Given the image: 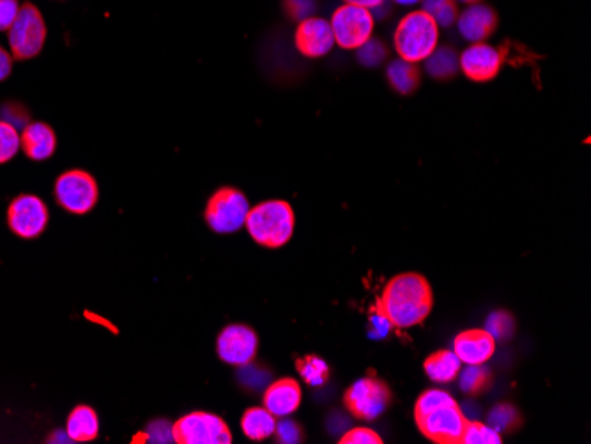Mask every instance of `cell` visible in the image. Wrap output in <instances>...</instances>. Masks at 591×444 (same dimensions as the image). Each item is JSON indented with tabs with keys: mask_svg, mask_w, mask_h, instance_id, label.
<instances>
[{
	"mask_svg": "<svg viewBox=\"0 0 591 444\" xmlns=\"http://www.w3.org/2000/svg\"><path fill=\"white\" fill-rule=\"evenodd\" d=\"M20 144L27 158L34 161H45L52 158L57 149L55 131L45 123H32L25 126L20 135Z\"/></svg>",
	"mask_w": 591,
	"mask_h": 444,
	"instance_id": "obj_18",
	"label": "cell"
},
{
	"mask_svg": "<svg viewBox=\"0 0 591 444\" xmlns=\"http://www.w3.org/2000/svg\"><path fill=\"white\" fill-rule=\"evenodd\" d=\"M20 9L18 0H0V32H8Z\"/></svg>",
	"mask_w": 591,
	"mask_h": 444,
	"instance_id": "obj_36",
	"label": "cell"
},
{
	"mask_svg": "<svg viewBox=\"0 0 591 444\" xmlns=\"http://www.w3.org/2000/svg\"><path fill=\"white\" fill-rule=\"evenodd\" d=\"M330 25L335 45L344 50H358L372 38L374 15L370 9L344 4L333 13Z\"/></svg>",
	"mask_w": 591,
	"mask_h": 444,
	"instance_id": "obj_10",
	"label": "cell"
},
{
	"mask_svg": "<svg viewBox=\"0 0 591 444\" xmlns=\"http://www.w3.org/2000/svg\"><path fill=\"white\" fill-rule=\"evenodd\" d=\"M507 59L503 48H494L487 43H473L459 55L462 73L473 82H491L498 77L499 69Z\"/></svg>",
	"mask_w": 591,
	"mask_h": 444,
	"instance_id": "obj_13",
	"label": "cell"
},
{
	"mask_svg": "<svg viewBox=\"0 0 591 444\" xmlns=\"http://www.w3.org/2000/svg\"><path fill=\"white\" fill-rule=\"evenodd\" d=\"M296 368L308 386H323L330 379L328 363L314 354H308L305 358L296 360Z\"/></svg>",
	"mask_w": 591,
	"mask_h": 444,
	"instance_id": "obj_26",
	"label": "cell"
},
{
	"mask_svg": "<svg viewBox=\"0 0 591 444\" xmlns=\"http://www.w3.org/2000/svg\"><path fill=\"white\" fill-rule=\"evenodd\" d=\"M487 425L496 430L498 434H512L522 425V416L517 407L512 404H498L492 407L487 416Z\"/></svg>",
	"mask_w": 591,
	"mask_h": 444,
	"instance_id": "obj_25",
	"label": "cell"
},
{
	"mask_svg": "<svg viewBox=\"0 0 591 444\" xmlns=\"http://www.w3.org/2000/svg\"><path fill=\"white\" fill-rule=\"evenodd\" d=\"M415 422L432 443L461 444L468 418L450 393L427 390L416 400Z\"/></svg>",
	"mask_w": 591,
	"mask_h": 444,
	"instance_id": "obj_2",
	"label": "cell"
},
{
	"mask_svg": "<svg viewBox=\"0 0 591 444\" xmlns=\"http://www.w3.org/2000/svg\"><path fill=\"white\" fill-rule=\"evenodd\" d=\"M457 377L461 390L469 397H476L491 388L492 372L485 365H466Z\"/></svg>",
	"mask_w": 591,
	"mask_h": 444,
	"instance_id": "obj_24",
	"label": "cell"
},
{
	"mask_svg": "<svg viewBox=\"0 0 591 444\" xmlns=\"http://www.w3.org/2000/svg\"><path fill=\"white\" fill-rule=\"evenodd\" d=\"M147 439L146 443H174V437H172V425L169 422H153L147 429V434L144 436Z\"/></svg>",
	"mask_w": 591,
	"mask_h": 444,
	"instance_id": "obj_35",
	"label": "cell"
},
{
	"mask_svg": "<svg viewBox=\"0 0 591 444\" xmlns=\"http://www.w3.org/2000/svg\"><path fill=\"white\" fill-rule=\"evenodd\" d=\"M216 351L223 363L234 367L250 365L259 351V337L250 326L245 324H231L223 328Z\"/></svg>",
	"mask_w": 591,
	"mask_h": 444,
	"instance_id": "obj_12",
	"label": "cell"
},
{
	"mask_svg": "<svg viewBox=\"0 0 591 444\" xmlns=\"http://www.w3.org/2000/svg\"><path fill=\"white\" fill-rule=\"evenodd\" d=\"M11 69H13V55L0 46V82L11 75Z\"/></svg>",
	"mask_w": 591,
	"mask_h": 444,
	"instance_id": "obj_38",
	"label": "cell"
},
{
	"mask_svg": "<svg viewBox=\"0 0 591 444\" xmlns=\"http://www.w3.org/2000/svg\"><path fill=\"white\" fill-rule=\"evenodd\" d=\"M347 4H354V6H361V8L377 9L383 6L384 0H346Z\"/></svg>",
	"mask_w": 591,
	"mask_h": 444,
	"instance_id": "obj_39",
	"label": "cell"
},
{
	"mask_svg": "<svg viewBox=\"0 0 591 444\" xmlns=\"http://www.w3.org/2000/svg\"><path fill=\"white\" fill-rule=\"evenodd\" d=\"M434 307V294L429 280L420 273H400L384 285L377 310L397 330H409L422 324Z\"/></svg>",
	"mask_w": 591,
	"mask_h": 444,
	"instance_id": "obj_1",
	"label": "cell"
},
{
	"mask_svg": "<svg viewBox=\"0 0 591 444\" xmlns=\"http://www.w3.org/2000/svg\"><path fill=\"white\" fill-rule=\"evenodd\" d=\"M462 361L457 358L453 351H436L430 354L427 360L423 361V370L434 383H452L461 372Z\"/></svg>",
	"mask_w": 591,
	"mask_h": 444,
	"instance_id": "obj_20",
	"label": "cell"
},
{
	"mask_svg": "<svg viewBox=\"0 0 591 444\" xmlns=\"http://www.w3.org/2000/svg\"><path fill=\"white\" fill-rule=\"evenodd\" d=\"M393 2L402 4V6H413V4H418V2H422V0H393Z\"/></svg>",
	"mask_w": 591,
	"mask_h": 444,
	"instance_id": "obj_40",
	"label": "cell"
},
{
	"mask_svg": "<svg viewBox=\"0 0 591 444\" xmlns=\"http://www.w3.org/2000/svg\"><path fill=\"white\" fill-rule=\"evenodd\" d=\"M425 69H427L430 77L436 78V80H450L461 69L459 55L450 46H438L425 59Z\"/></svg>",
	"mask_w": 591,
	"mask_h": 444,
	"instance_id": "obj_23",
	"label": "cell"
},
{
	"mask_svg": "<svg viewBox=\"0 0 591 444\" xmlns=\"http://www.w3.org/2000/svg\"><path fill=\"white\" fill-rule=\"evenodd\" d=\"M241 429L252 441H264L275 434L277 416L269 413L266 407H250L241 418Z\"/></svg>",
	"mask_w": 591,
	"mask_h": 444,
	"instance_id": "obj_21",
	"label": "cell"
},
{
	"mask_svg": "<svg viewBox=\"0 0 591 444\" xmlns=\"http://www.w3.org/2000/svg\"><path fill=\"white\" fill-rule=\"evenodd\" d=\"M294 211L285 200H266L248 211L245 227L257 245L282 248L294 234Z\"/></svg>",
	"mask_w": 591,
	"mask_h": 444,
	"instance_id": "obj_3",
	"label": "cell"
},
{
	"mask_svg": "<svg viewBox=\"0 0 591 444\" xmlns=\"http://www.w3.org/2000/svg\"><path fill=\"white\" fill-rule=\"evenodd\" d=\"M22 149L20 133L8 121H0V165L13 160Z\"/></svg>",
	"mask_w": 591,
	"mask_h": 444,
	"instance_id": "obj_29",
	"label": "cell"
},
{
	"mask_svg": "<svg viewBox=\"0 0 591 444\" xmlns=\"http://www.w3.org/2000/svg\"><path fill=\"white\" fill-rule=\"evenodd\" d=\"M172 437L177 444H231V429L216 414L190 413L172 425Z\"/></svg>",
	"mask_w": 591,
	"mask_h": 444,
	"instance_id": "obj_9",
	"label": "cell"
},
{
	"mask_svg": "<svg viewBox=\"0 0 591 444\" xmlns=\"http://www.w3.org/2000/svg\"><path fill=\"white\" fill-rule=\"evenodd\" d=\"M262 402L269 413L280 418L289 416L294 411H298V407L301 406V386L291 377L278 379L266 388Z\"/></svg>",
	"mask_w": 591,
	"mask_h": 444,
	"instance_id": "obj_17",
	"label": "cell"
},
{
	"mask_svg": "<svg viewBox=\"0 0 591 444\" xmlns=\"http://www.w3.org/2000/svg\"><path fill=\"white\" fill-rule=\"evenodd\" d=\"M439 43V25L423 9L404 16L397 25L393 45L400 59L407 62L425 61Z\"/></svg>",
	"mask_w": 591,
	"mask_h": 444,
	"instance_id": "obj_4",
	"label": "cell"
},
{
	"mask_svg": "<svg viewBox=\"0 0 591 444\" xmlns=\"http://www.w3.org/2000/svg\"><path fill=\"white\" fill-rule=\"evenodd\" d=\"M457 27L469 43H482L496 31L498 15L485 4H471L457 16Z\"/></svg>",
	"mask_w": 591,
	"mask_h": 444,
	"instance_id": "obj_16",
	"label": "cell"
},
{
	"mask_svg": "<svg viewBox=\"0 0 591 444\" xmlns=\"http://www.w3.org/2000/svg\"><path fill=\"white\" fill-rule=\"evenodd\" d=\"M503 443V436L498 434L496 430L489 427L487 423L466 422L464 427V434H462L461 444H501Z\"/></svg>",
	"mask_w": 591,
	"mask_h": 444,
	"instance_id": "obj_28",
	"label": "cell"
},
{
	"mask_svg": "<svg viewBox=\"0 0 591 444\" xmlns=\"http://www.w3.org/2000/svg\"><path fill=\"white\" fill-rule=\"evenodd\" d=\"M340 444H383V437L369 427H354L340 437Z\"/></svg>",
	"mask_w": 591,
	"mask_h": 444,
	"instance_id": "obj_32",
	"label": "cell"
},
{
	"mask_svg": "<svg viewBox=\"0 0 591 444\" xmlns=\"http://www.w3.org/2000/svg\"><path fill=\"white\" fill-rule=\"evenodd\" d=\"M453 353L464 365H485L496 353V340L484 328L462 331L453 340Z\"/></svg>",
	"mask_w": 591,
	"mask_h": 444,
	"instance_id": "obj_15",
	"label": "cell"
},
{
	"mask_svg": "<svg viewBox=\"0 0 591 444\" xmlns=\"http://www.w3.org/2000/svg\"><path fill=\"white\" fill-rule=\"evenodd\" d=\"M294 43L298 52L307 59H321L324 55L330 54L331 48L335 45L330 22L319 16L301 20L294 34Z\"/></svg>",
	"mask_w": 591,
	"mask_h": 444,
	"instance_id": "obj_14",
	"label": "cell"
},
{
	"mask_svg": "<svg viewBox=\"0 0 591 444\" xmlns=\"http://www.w3.org/2000/svg\"><path fill=\"white\" fill-rule=\"evenodd\" d=\"M8 223L18 238H38L47 229V204L36 195H20L9 204Z\"/></svg>",
	"mask_w": 591,
	"mask_h": 444,
	"instance_id": "obj_11",
	"label": "cell"
},
{
	"mask_svg": "<svg viewBox=\"0 0 591 444\" xmlns=\"http://www.w3.org/2000/svg\"><path fill=\"white\" fill-rule=\"evenodd\" d=\"M459 2H464L466 6H471V4H480L482 0H459Z\"/></svg>",
	"mask_w": 591,
	"mask_h": 444,
	"instance_id": "obj_41",
	"label": "cell"
},
{
	"mask_svg": "<svg viewBox=\"0 0 591 444\" xmlns=\"http://www.w3.org/2000/svg\"><path fill=\"white\" fill-rule=\"evenodd\" d=\"M388 59V50L386 46L377 41V39L370 38L365 45L358 48V61L367 66V68H377L381 66L384 61Z\"/></svg>",
	"mask_w": 591,
	"mask_h": 444,
	"instance_id": "obj_31",
	"label": "cell"
},
{
	"mask_svg": "<svg viewBox=\"0 0 591 444\" xmlns=\"http://www.w3.org/2000/svg\"><path fill=\"white\" fill-rule=\"evenodd\" d=\"M485 330L491 333L496 342H501V340H508V338L514 337V315L510 314V312H503V310L492 312V314L489 315V319H487V324H485Z\"/></svg>",
	"mask_w": 591,
	"mask_h": 444,
	"instance_id": "obj_30",
	"label": "cell"
},
{
	"mask_svg": "<svg viewBox=\"0 0 591 444\" xmlns=\"http://www.w3.org/2000/svg\"><path fill=\"white\" fill-rule=\"evenodd\" d=\"M248 211L250 204L245 193L232 186H223L211 195L204 216L209 229L216 234H234L245 225Z\"/></svg>",
	"mask_w": 591,
	"mask_h": 444,
	"instance_id": "obj_8",
	"label": "cell"
},
{
	"mask_svg": "<svg viewBox=\"0 0 591 444\" xmlns=\"http://www.w3.org/2000/svg\"><path fill=\"white\" fill-rule=\"evenodd\" d=\"M423 11L432 16L439 27H450L457 22V0H422Z\"/></svg>",
	"mask_w": 591,
	"mask_h": 444,
	"instance_id": "obj_27",
	"label": "cell"
},
{
	"mask_svg": "<svg viewBox=\"0 0 591 444\" xmlns=\"http://www.w3.org/2000/svg\"><path fill=\"white\" fill-rule=\"evenodd\" d=\"M392 397V390L388 384L376 376H367L358 379L347 388L344 393V406L356 420L374 422L379 416H383L392 402Z\"/></svg>",
	"mask_w": 591,
	"mask_h": 444,
	"instance_id": "obj_6",
	"label": "cell"
},
{
	"mask_svg": "<svg viewBox=\"0 0 591 444\" xmlns=\"http://www.w3.org/2000/svg\"><path fill=\"white\" fill-rule=\"evenodd\" d=\"M370 328L369 330V337L372 338H384L390 330H392V322L388 321L386 317H384L383 312L381 310H377L374 308V312L370 315Z\"/></svg>",
	"mask_w": 591,
	"mask_h": 444,
	"instance_id": "obj_37",
	"label": "cell"
},
{
	"mask_svg": "<svg viewBox=\"0 0 591 444\" xmlns=\"http://www.w3.org/2000/svg\"><path fill=\"white\" fill-rule=\"evenodd\" d=\"M57 204L71 215H87L100 199L98 183L85 170H66L57 177L54 188Z\"/></svg>",
	"mask_w": 591,
	"mask_h": 444,
	"instance_id": "obj_7",
	"label": "cell"
},
{
	"mask_svg": "<svg viewBox=\"0 0 591 444\" xmlns=\"http://www.w3.org/2000/svg\"><path fill=\"white\" fill-rule=\"evenodd\" d=\"M386 77L395 92L402 96L413 94L420 85V69L415 62H407L404 59L390 62L386 69Z\"/></svg>",
	"mask_w": 591,
	"mask_h": 444,
	"instance_id": "obj_22",
	"label": "cell"
},
{
	"mask_svg": "<svg viewBox=\"0 0 591 444\" xmlns=\"http://www.w3.org/2000/svg\"><path fill=\"white\" fill-rule=\"evenodd\" d=\"M275 434H277L278 443L298 444L303 441V430L298 423L292 422V420H282L277 423Z\"/></svg>",
	"mask_w": 591,
	"mask_h": 444,
	"instance_id": "obj_34",
	"label": "cell"
},
{
	"mask_svg": "<svg viewBox=\"0 0 591 444\" xmlns=\"http://www.w3.org/2000/svg\"><path fill=\"white\" fill-rule=\"evenodd\" d=\"M9 48L16 61H29L41 54L47 41V23L34 4H20L15 22L8 31Z\"/></svg>",
	"mask_w": 591,
	"mask_h": 444,
	"instance_id": "obj_5",
	"label": "cell"
},
{
	"mask_svg": "<svg viewBox=\"0 0 591 444\" xmlns=\"http://www.w3.org/2000/svg\"><path fill=\"white\" fill-rule=\"evenodd\" d=\"M66 434L75 443H89L100 434V420L93 407L78 406L71 411L66 423Z\"/></svg>",
	"mask_w": 591,
	"mask_h": 444,
	"instance_id": "obj_19",
	"label": "cell"
},
{
	"mask_svg": "<svg viewBox=\"0 0 591 444\" xmlns=\"http://www.w3.org/2000/svg\"><path fill=\"white\" fill-rule=\"evenodd\" d=\"M315 8H317V0H284L285 13L298 22L314 15Z\"/></svg>",
	"mask_w": 591,
	"mask_h": 444,
	"instance_id": "obj_33",
	"label": "cell"
}]
</instances>
